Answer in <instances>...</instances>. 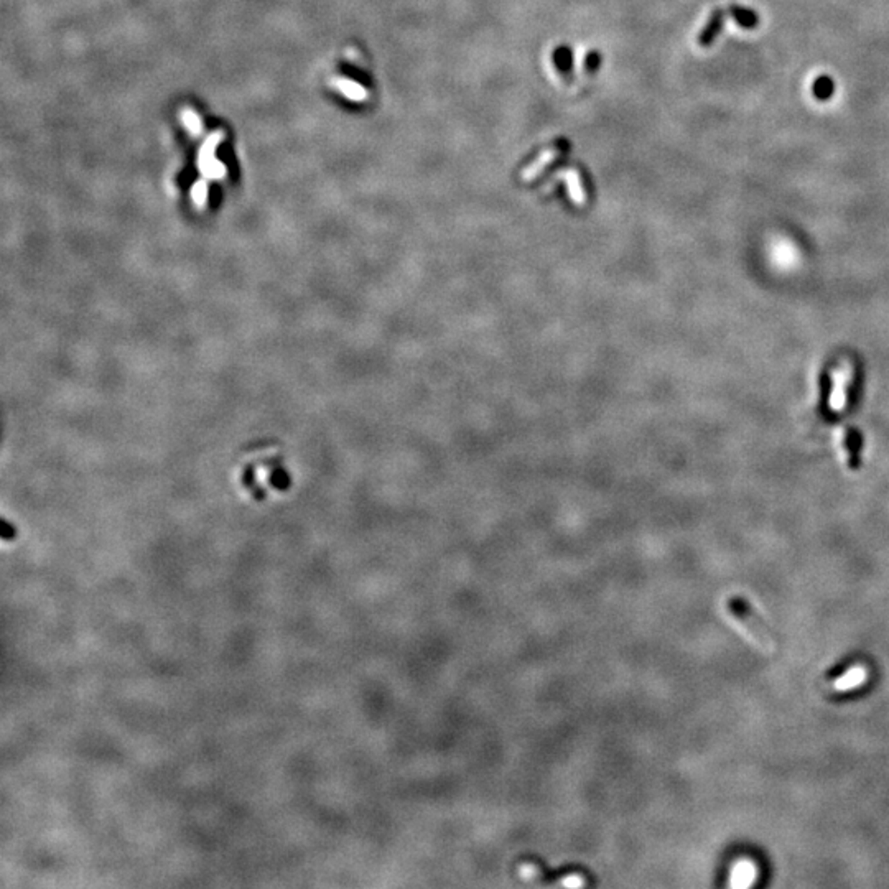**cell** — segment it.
<instances>
[{
	"label": "cell",
	"instance_id": "obj_6",
	"mask_svg": "<svg viewBox=\"0 0 889 889\" xmlns=\"http://www.w3.org/2000/svg\"><path fill=\"white\" fill-rule=\"evenodd\" d=\"M865 680H866V670L863 667H860V665H856V667L850 669L847 674H843L842 677H838L837 680H835L833 689L838 692H847V690L860 687Z\"/></svg>",
	"mask_w": 889,
	"mask_h": 889
},
{
	"label": "cell",
	"instance_id": "obj_3",
	"mask_svg": "<svg viewBox=\"0 0 889 889\" xmlns=\"http://www.w3.org/2000/svg\"><path fill=\"white\" fill-rule=\"evenodd\" d=\"M853 377H855V369H853L850 363L840 364V368L835 370L833 392L832 397H830V407L835 412H842L847 407L848 392H850Z\"/></svg>",
	"mask_w": 889,
	"mask_h": 889
},
{
	"label": "cell",
	"instance_id": "obj_5",
	"mask_svg": "<svg viewBox=\"0 0 889 889\" xmlns=\"http://www.w3.org/2000/svg\"><path fill=\"white\" fill-rule=\"evenodd\" d=\"M726 13L728 12L725 10V8H717V10L712 12V15H710L707 25H705V28L701 30V33H700V37H699V43L701 44V47H705V48L710 47V44H712L715 40H717L718 35L721 33L723 25H725Z\"/></svg>",
	"mask_w": 889,
	"mask_h": 889
},
{
	"label": "cell",
	"instance_id": "obj_4",
	"mask_svg": "<svg viewBox=\"0 0 889 889\" xmlns=\"http://www.w3.org/2000/svg\"><path fill=\"white\" fill-rule=\"evenodd\" d=\"M758 878V870L756 866L753 865V861L749 860H740L736 861L735 866L731 868V874H730V886L731 888H748L754 884Z\"/></svg>",
	"mask_w": 889,
	"mask_h": 889
},
{
	"label": "cell",
	"instance_id": "obj_10",
	"mask_svg": "<svg viewBox=\"0 0 889 889\" xmlns=\"http://www.w3.org/2000/svg\"><path fill=\"white\" fill-rule=\"evenodd\" d=\"M566 177H569V178H566V181H569V186H570L571 199H573V203H576V204H583L585 203V193H583V190H582V185H580L578 175H576L575 172H570Z\"/></svg>",
	"mask_w": 889,
	"mask_h": 889
},
{
	"label": "cell",
	"instance_id": "obj_7",
	"mask_svg": "<svg viewBox=\"0 0 889 889\" xmlns=\"http://www.w3.org/2000/svg\"><path fill=\"white\" fill-rule=\"evenodd\" d=\"M728 13H730L733 19L736 20V24L743 26V28H754V26H758L759 24L758 13L751 10V8H746L743 6H736V3H733V6H730Z\"/></svg>",
	"mask_w": 889,
	"mask_h": 889
},
{
	"label": "cell",
	"instance_id": "obj_9",
	"mask_svg": "<svg viewBox=\"0 0 889 889\" xmlns=\"http://www.w3.org/2000/svg\"><path fill=\"white\" fill-rule=\"evenodd\" d=\"M558 155H560V152H558V149L547 150V152H545V154L540 155V157H539L537 160H535V162H534L532 165H530V167L527 168L524 173H522V178H524L525 181H527V180H534V178L537 177L539 173L542 172V170H544L545 167H547V163H550L552 160H557V158H558Z\"/></svg>",
	"mask_w": 889,
	"mask_h": 889
},
{
	"label": "cell",
	"instance_id": "obj_8",
	"mask_svg": "<svg viewBox=\"0 0 889 889\" xmlns=\"http://www.w3.org/2000/svg\"><path fill=\"white\" fill-rule=\"evenodd\" d=\"M833 92H835V81L830 78V76L822 74L819 76V78H815L814 83H812V95H814L817 101H822V102L829 101L830 97L833 96Z\"/></svg>",
	"mask_w": 889,
	"mask_h": 889
},
{
	"label": "cell",
	"instance_id": "obj_1",
	"mask_svg": "<svg viewBox=\"0 0 889 889\" xmlns=\"http://www.w3.org/2000/svg\"><path fill=\"white\" fill-rule=\"evenodd\" d=\"M521 861L524 865L532 866V868L539 870L537 879L542 883H555L558 879L564 878L565 881L570 879V886H596L598 881L595 878V874H592L587 866L582 865H565L560 866V868H550L542 858L537 855H529V856H522Z\"/></svg>",
	"mask_w": 889,
	"mask_h": 889
},
{
	"label": "cell",
	"instance_id": "obj_2",
	"mask_svg": "<svg viewBox=\"0 0 889 889\" xmlns=\"http://www.w3.org/2000/svg\"><path fill=\"white\" fill-rule=\"evenodd\" d=\"M728 611L733 616V619L736 623L741 624V628L744 629L746 633L749 634L754 639V642L762 647L766 651H772L774 649V642H772V637L769 631H767L766 624L762 623V619L754 613V611L749 607L746 603L741 600V598L733 596L730 601H728Z\"/></svg>",
	"mask_w": 889,
	"mask_h": 889
},
{
	"label": "cell",
	"instance_id": "obj_11",
	"mask_svg": "<svg viewBox=\"0 0 889 889\" xmlns=\"http://www.w3.org/2000/svg\"><path fill=\"white\" fill-rule=\"evenodd\" d=\"M17 537V529L13 527L8 521H3V527H2V539L3 540H13Z\"/></svg>",
	"mask_w": 889,
	"mask_h": 889
}]
</instances>
